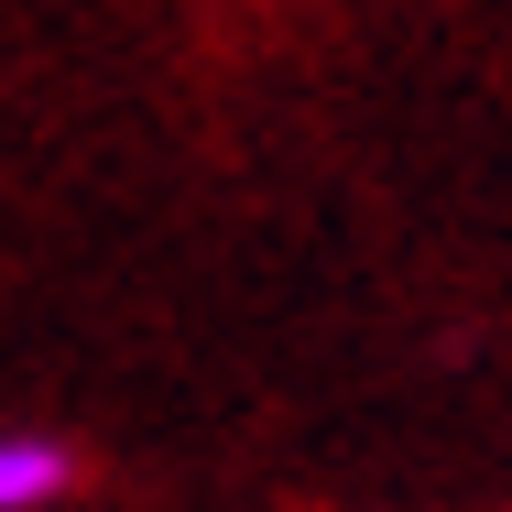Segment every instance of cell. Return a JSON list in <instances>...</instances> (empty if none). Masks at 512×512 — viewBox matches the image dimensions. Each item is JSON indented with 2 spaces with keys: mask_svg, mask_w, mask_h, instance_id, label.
<instances>
[{
  "mask_svg": "<svg viewBox=\"0 0 512 512\" xmlns=\"http://www.w3.org/2000/svg\"><path fill=\"white\" fill-rule=\"evenodd\" d=\"M66 491V447L55 436H0V512H33Z\"/></svg>",
  "mask_w": 512,
  "mask_h": 512,
  "instance_id": "obj_1",
  "label": "cell"
}]
</instances>
